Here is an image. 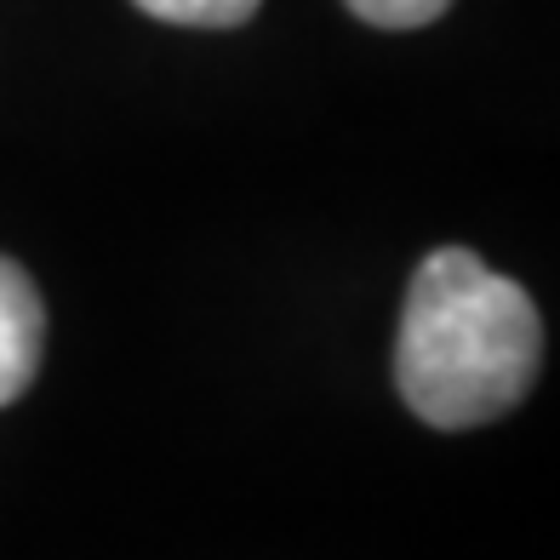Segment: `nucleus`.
Wrapping results in <instances>:
<instances>
[{
  "mask_svg": "<svg viewBox=\"0 0 560 560\" xmlns=\"http://www.w3.org/2000/svg\"><path fill=\"white\" fill-rule=\"evenodd\" d=\"M132 7L161 23H184V30H241L264 0H132Z\"/></svg>",
  "mask_w": 560,
  "mask_h": 560,
  "instance_id": "7ed1b4c3",
  "label": "nucleus"
},
{
  "mask_svg": "<svg viewBox=\"0 0 560 560\" xmlns=\"http://www.w3.org/2000/svg\"><path fill=\"white\" fill-rule=\"evenodd\" d=\"M544 320L521 280L487 269L469 246H435L418 264L395 338L400 400L429 429H480L532 395Z\"/></svg>",
  "mask_w": 560,
  "mask_h": 560,
  "instance_id": "f257e3e1",
  "label": "nucleus"
},
{
  "mask_svg": "<svg viewBox=\"0 0 560 560\" xmlns=\"http://www.w3.org/2000/svg\"><path fill=\"white\" fill-rule=\"evenodd\" d=\"M343 7L372 23V30H423V23H435L452 0H343Z\"/></svg>",
  "mask_w": 560,
  "mask_h": 560,
  "instance_id": "20e7f679",
  "label": "nucleus"
},
{
  "mask_svg": "<svg viewBox=\"0 0 560 560\" xmlns=\"http://www.w3.org/2000/svg\"><path fill=\"white\" fill-rule=\"evenodd\" d=\"M46 349V303L23 264L0 258V406H12L40 372Z\"/></svg>",
  "mask_w": 560,
  "mask_h": 560,
  "instance_id": "f03ea898",
  "label": "nucleus"
}]
</instances>
